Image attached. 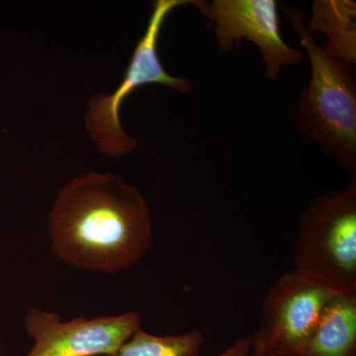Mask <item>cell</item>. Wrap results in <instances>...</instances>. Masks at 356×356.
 <instances>
[{
	"label": "cell",
	"instance_id": "277c9868",
	"mask_svg": "<svg viewBox=\"0 0 356 356\" xmlns=\"http://www.w3.org/2000/svg\"><path fill=\"white\" fill-rule=\"evenodd\" d=\"M294 269L356 292V181L309 204L300 216Z\"/></svg>",
	"mask_w": 356,
	"mask_h": 356
},
{
	"label": "cell",
	"instance_id": "6da1fadb",
	"mask_svg": "<svg viewBox=\"0 0 356 356\" xmlns=\"http://www.w3.org/2000/svg\"><path fill=\"white\" fill-rule=\"evenodd\" d=\"M47 229L58 259L102 274L137 266L153 243L146 199L112 173L88 172L70 180L56 196Z\"/></svg>",
	"mask_w": 356,
	"mask_h": 356
},
{
	"label": "cell",
	"instance_id": "8992f818",
	"mask_svg": "<svg viewBox=\"0 0 356 356\" xmlns=\"http://www.w3.org/2000/svg\"><path fill=\"white\" fill-rule=\"evenodd\" d=\"M210 26L220 53H228L247 39L259 47L266 76L276 81L284 65L302 63L305 54L290 47L280 33L275 0H191Z\"/></svg>",
	"mask_w": 356,
	"mask_h": 356
},
{
	"label": "cell",
	"instance_id": "52a82bcc",
	"mask_svg": "<svg viewBox=\"0 0 356 356\" xmlns=\"http://www.w3.org/2000/svg\"><path fill=\"white\" fill-rule=\"evenodd\" d=\"M140 327V314L134 311L63 321L57 312L31 308L25 329L33 346L26 356H116Z\"/></svg>",
	"mask_w": 356,
	"mask_h": 356
},
{
	"label": "cell",
	"instance_id": "7a4b0ae2",
	"mask_svg": "<svg viewBox=\"0 0 356 356\" xmlns=\"http://www.w3.org/2000/svg\"><path fill=\"white\" fill-rule=\"evenodd\" d=\"M310 64V79L297 98L296 124L327 158L356 175V83L353 65L332 57L307 30L304 13L281 6Z\"/></svg>",
	"mask_w": 356,
	"mask_h": 356
},
{
	"label": "cell",
	"instance_id": "ba28073f",
	"mask_svg": "<svg viewBox=\"0 0 356 356\" xmlns=\"http://www.w3.org/2000/svg\"><path fill=\"white\" fill-rule=\"evenodd\" d=\"M299 356H356V292L327 301Z\"/></svg>",
	"mask_w": 356,
	"mask_h": 356
},
{
	"label": "cell",
	"instance_id": "9c48e42d",
	"mask_svg": "<svg viewBox=\"0 0 356 356\" xmlns=\"http://www.w3.org/2000/svg\"><path fill=\"white\" fill-rule=\"evenodd\" d=\"M307 30L322 32L323 49L332 57L353 65L356 63V3L351 0H315Z\"/></svg>",
	"mask_w": 356,
	"mask_h": 356
},
{
	"label": "cell",
	"instance_id": "3957f363",
	"mask_svg": "<svg viewBox=\"0 0 356 356\" xmlns=\"http://www.w3.org/2000/svg\"><path fill=\"white\" fill-rule=\"evenodd\" d=\"M187 4H191V0L154 1L146 30L134 49L121 83L113 92L98 93L88 100L84 125L102 156L121 159L137 149V140L126 134L120 120L122 104L134 90L147 84H159L179 92H191L193 83L191 79L168 74L158 51L166 18L175 9Z\"/></svg>",
	"mask_w": 356,
	"mask_h": 356
},
{
	"label": "cell",
	"instance_id": "5b68a950",
	"mask_svg": "<svg viewBox=\"0 0 356 356\" xmlns=\"http://www.w3.org/2000/svg\"><path fill=\"white\" fill-rule=\"evenodd\" d=\"M341 291L304 271L283 273L264 296L252 336L254 356H299L325 304Z\"/></svg>",
	"mask_w": 356,
	"mask_h": 356
},
{
	"label": "cell",
	"instance_id": "30bf717a",
	"mask_svg": "<svg viewBox=\"0 0 356 356\" xmlns=\"http://www.w3.org/2000/svg\"><path fill=\"white\" fill-rule=\"evenodd\" d=\"M204 341L205 336L200 330L173 336H156L140 327L121 346L116 356H198ZM250 337H243L215 356H250Z\"/></svg>",
	"mask_w": 356,
	"mask_h": 356
},
{
	"label": "cell",
	"instance_id": "8fae6325",
	"mask_svg": "<svg viewBox=\"0 0 356 356\" xmlns=\"http://www.w3.org/2000/svg\"><path fill=\"white\" fill-rule=\"evenodd\" d=\"M250 356H254V355H250Z\"/></svg>",
	"mask_w": 356,
	"mask_h": 356
}]
</instances>
